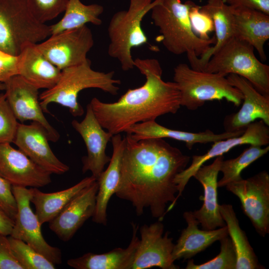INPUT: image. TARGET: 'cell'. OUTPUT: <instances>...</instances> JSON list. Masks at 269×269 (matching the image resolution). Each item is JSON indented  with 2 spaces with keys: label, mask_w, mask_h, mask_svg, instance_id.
<instances>
[{
  "label": "cell",
  "mask_w": 269,
  "mask_h": 269,
  "mask_svg": "<svg viewBox=\"0 0 269 269\" xmlns=\"http://www.w3.org/2000/svg\"><path fill=\"white\" fill-rule=\"evenodd\" d=\"M232 7L234 37L253 46L261 60L265 61L264 45L269 39V15L252 8Z\"/></svg>",
  "instance_id": "603a6c76"
},
{
  "label": "cell",
  "mask_w": 269,
  "mask_h": 269,
  "mask_svg": "<svg viewBox=\"0 0 269 269\" xmlns=\"http://www.w3.org/2000/svg\"><path fill=\"white\" fill-rule=\"evenodd\" d=\"M200 10L212 19L216 35L214 46L200 58L195 56L188 59L191 68L202 71L211 57L234 37V25L233 8L225 0H208L205 4L200 6Z\"/></svg>",
  "instance_id": "484cf974"
},
{
  "label": "cell",
  "mask_w": 269,
  "mask_h": 269,
  "mask_svg": "<svg viewBox=\"0 0 269 269\" xmlns=\"http://www.w3.org/2000/svg\"><path fill=\"white\" fill-rule=\"evenodd\" d=\"M125 139L115 194L131 202L137 216L148 208L152 217L162 221L175 205L174 180L190 157L161 138L135 140L127 134Z\"/></svg>",
  "instance_id": "6da1fadb"
},
{
  "label": "cell",
  "mask_w": 269,
  "mask_h": 269,
  "mask_svg": "<svg viewBox=\"0 0 269 269\" xmlns=\"http://www.w3.org/2000/svg\"><path fill=\"white\" fill-rule=\"evenodd\" d=\"M34 17L39 21L46 22L55 18L64 11L69 0H26Z\"/></svg>",
  "instance_id": "836d02e7"
},
{
  "label": "cell",
  "mask_w": 269,
  "mask_h": 269,
  "mask_svg": "<svg viewBox=\"0 0 269 269\" xmlns=\"http://www.w3.org/2000/svg\"><path fill=\"white\" fill-rule=\"evenodd\" d=\"M200 6L193 2L189 11V17L192 28L200 38H210L209 34L214 30V25L211 18L200 10Z\"/></svg>",
  "instance_id": "d590c367"
},
{
  "label": "cell",
  "mask_w": 269,
  "mask_h": 269,
  "mask_svg": "<svg viewBox=\"0 0 269 269\" xmlns=\"http://www.w3.org/2000/svg\"><path fill=\"white\" fill-rule=\"evenodd\" d=\"M13 225L14 220L0 209V233L10 236Z\"/></svg>",
  "instance_id": "60d3db41"
},
{
  "label": "cell",
  "mask_w": 269,
  "mask_h": 269,
  "mask_svg": "<svg viewBox=\"0 0 269 269\" xmlns=\"http://www.w3.org/2000/svg\"><path fill=\"white\" fill-rule=\"evenodd\" d=\"M183 217L187 226L174 245L172 252L173 261L190 259L228 236L226 226L212 230H200L198 227L199 223L192 211L185 212Z\"/></svg>",
  "instance_id": "cb8c5ba5"
},
{
  "label": "cell",
  "mask_w": 269,
  "mask_h": 269,
  "mask_svg": "<svg viewBox=\"0 0 269 269\" xmlns=\"http://www.w3.org/2000/svg\"><path fill=\"white\" fill-rule=\"evenodd\" d=\"M139 240L131 269H147L158 267L162 269H177L174 264L172 252L174 244L168 232L163 235L161 221L144 225L140 228Z\"/></svg>",
  "instance_id": "5bb4252c"
},
{
  "label": "cell",
  "mask_w": 269,
  "mask_h": 269,
  "mask_svg": "<svg viewBox=\"0 0 269 269\" xmlns=\"http://www.w3.org/2000/svg\"><path fill=\"white\" fill-rule=\"evenodd\" d=\"M97 180L91 175L67 189L52 193H44L38 188H30V202L35 207V214L40 223L49 222L78 194Z\"/></svg>",
  "instance_id": "83f0119b"
},
{
  "label": "cell",
  "mask_w": 269,
  "mask_h": 269,
  "mask_svg": "<svg viewBox=\"0 0 269 269\" xmlns=\"http://www.w3.org/2000/svg\"><path fill=\"white\" fill-rule=\"evenodd\" d=\"M225 1L234 7L252 8L269 15V0H225Z\"/></svg>",
  "instance_id": "ab89813d"
},
{
  "label": "cell",
  "mask_w": 269,
  "mask_h": 269,
  "mask_svg": "<svg viewBox=\"0 0 269 269\" xmlns=\"http://www.w3.org/2000/svg\"><path fill=\"white\" fill-rule=\"evenodd\" d=\"M0 269H23L13 255L7 236L0 233Z\"/></svg>",
  "instance_id": "74e56055"
},
{
  "label": "cell",
  "mask_w": 269,
  "mask_h": 269,
  "mask_svg": "<svg viewBox=\"0 0 269 269\" xmlns=\"http://www.w3.org/2000/svg\"><path fill=\"white\" fill-rule=\"evenodd\" d=\"M202 71L242 76L260 93L269 96V66L258 59L253 46L234 37L211 57Z\"/></svg>",
  "instance_id": "ba28073f"
},
{
  "label": "cell",
  "mask_w": 269,
  "mask_h": 269,
  "mask_svg": "<svg viewBox=\"0 0 269 269\" xmlns=\"http://www.w3.org/2000/svg\"><path fill=\"white\" fill-rule=\"evenodd\" d=\"M134 65L145 77L143 85L128 89L117 102L106 103L94 97L89 103L102 127L113 135L136 124L174 114L181 106L177 84L161 79L162 69L157 59L137 58Z\"/></svg>",
  "instance_id": "7a4b0ae2"
},
{
  "label": "cell",
  "mask_w": 269,
  "mask_h": 269,
  "mask_svg": "<svg viewBox=\"0 0 269 269\" xmlns=\"http://www.w3.org/2000/svg\"><path fill=\"white\" fill-rule=\"evenodd\" d=\"M192 1L162 0L152 7L151 17L159 30L164 47L175 55L186 53L187 58L201 56L216 42L215 37L200 38L194 32L189 17Z\"/></svg>",
  "instance_id": "3957f363"
},
{
  "label": "cell",
  "mask_w": 269,
  "mask_h": 269,
  "mask_svg": "<svg viewBox=\"0 0 269 269\" xmlns=\"http://www.w3.org/2000/svg\"><path fill=\"white\" fill-rule=\"evenodd\" d=\"M51 174L10 143H0V176L12 186L42 187L51 182Z\"/></svg>",
  "instance_id": "9a60e30c"
},
{
  "label": "cell",
  "mask_w": 269,
  "mask_h": 269,
  "mask_svg": "<svg viewBox=\"0 0 269 269\" xmlns=\"http://www.w3.org/2000/svg\"><path fill=\"white\" fill-rule=\"evenodd\" d=\"M220 252L214 258L200 265L189 260L186 269H236L237 256L233 243L228 236L221 239Z\"/></svg>",
  "instance_id": "d6a6232c"
},
{
  "label": "cell",
  "mask_w": 269,
  "mask_h": 269,
  "mask_svg": "<svg viewBox=\"0 0 269 269\" xmlns=\"http://www.w3.org/2000/svg\"><path fill=\"white\" fill-rule=\"evenodd\" d=\"M91 30L87 25L51 35L36 48L60 70L86 61L94 45Z\"/></svg>",
  "instance_id": "9c48e42d"
},
{
  "label": "cell",
  "mask_w": 269,
  "mask_h": 269,
  "mask_svg": "<svg viewBox=\"0 0 269 269\" xmlns=\"http://www.w3.org/2000/svg\"><path fill=\"white\" fill-rule=\"evenodd\" d=\"M245 131L215 134L206 130L199 133H192L167 128L158 124L155 120L136 124L128 128L125 133L135 140L150 138H169L185 142L189 149L196 143H207L237 136Z\"/></svg>",
  "instance_id": "44dd1931"
},
{
  "label": "cell",
  "mask_w": 269,
  "mask_h": 269,
  "mask_svg": "<svg viewBox=\"0 0 269 269\" xmlns=\"http://www.w3.org/2000/svg\"><path fill=\"white\" fill-rule=\"evenodd\" d=\"M104 10V7L99 4L86 5L80 0H69L62 18L50 25L51 35L79 28L89 23L100 25L102 23L100 16Z\"/></svg>",
  "instance_id": "f546056e"
},
{
  "label": "cell",
  "mask_w": 269,
  "mask_h": 269,
  "mask_svg": "<svg viewBox=\"0 0 269 269\" xmlns=\"http://www.w3.org/2000/svg\"><path fill=\"white\" fill-rule=\"evenodd\" d=\"M8 240L13 255L23 269H55V265L25 242L10 236Z\"/></svg>",
  "instance_id": "1f68e13d"
},
{
  "label": "cell",
  "mask_w": 269,
  "mask_h": 269,
  "mask_svg": "<svg viewBox=\"0 0 269 269\" xmlns=\"http://www.w3.org/2000/svg\"><path fill=\"white\" fill-rule=\"evenodd\" d=\"M71 124L82 137L87 148V155L82 158V172L90 171L97 179L111 160L106 149L113 135L102 127L89 104L84 119L81 122L74 120Z\"/></svg>",
  "instance_id": "2e32d148"
},
{
  "label": "cell",
  "mask_w": 269,
  "mask_h": 269,
  "mask_svg": "<svg viewBox=\"0 0 269 269\" xmlns=\"http://www.w3.org/2000/svg\"><path fill=\"white\" fill-rule=\"evenodd\" d=\"M227 190L237 196L244 213L258 233L265 236L269 233V175L262 171L249 178L231 182Z\"/></svg>",
  "instance_id": "30bf717a"
},
{
  "label": "cell",
  "mask_w": 269,
  "mask_h": 269,
  "mask_svg": "<svg viewBox=\"0 0 269 269\" xmlns=\"http://www.w3.org/2000/svg\"><path fill=\"white\" fill-rule=\"evenodd\" d=\"M51 35L50 25L38 20L26 0H0V49L18 56L28 45Z\"/></svg>",
  "instance_id": "52a82bcc"
},
{
  "label": "cell",
  "mask_w": 269,
  "mask_h": 269,
  "mask_svg": "<svg viewBox=\"0 0 269 269\" xmlns=\"http://www.w3.org/2000/svg\"><path fill=\"white\" fill-rule=\"evenodd\" d=\"M161 0H130L127 10L119 11L112 16L108 27V53L120 62L123 71L134 67L132 49L147 42L141 21L152 7Z\"/></svg>",
  "instance_id": "5b68a950"
},
{
  "label": "cell",
  "mask_w": 269,
  "mask_h": 269,
  "mask_svg": "<svg viewBox=\"0 0 269 269\" xmlns=\"http://www.w3.org/2000/svg\"><path fill=\"white\" fill-rule=\"evenodd\" d=\"M4 83V94L17 120L20 123L27 121L39 123L45 130L49 141L57 142L60 134L44 115L40 103L39 90L18 75L11 77Z\"/></svg>",
  "instance_id": "4fadbf2b"
},
{
  "label": "cell",
  "mask_w": 269,
  "mask_h": 269,
  "mask_svg": "<svg viewBox=\"0 0 269 269\" xmlns=\"http://www.w3.org/2000/svg\"><path fill=\"white\" fill-rule=\"evenodd\" d=\"M230 84L243 95V105L238 112L227 115L223 121L225 132L245 131L248 125L260 119L269 126V96L260 93L245 78L234 74L227 77Z\"/></svg>",
  "instance_id": "ac0fdd59"
},
{
  "label": "cell",
  "mask_w": 269,
  "mask_h": 269,
  "mask_svg": "<svg viewBox=\"0 0 269 269\" xmlns=\"http://www.w3.org/2000/svg\"><path fill=\"white\" fill-rule=\"evenodd\" d=\"M211 147L205 153L192 156L191 164L175 177L177 194L176 201L180 196L190 179L205 162L217 156L223 155L232 148L243 144L267 146L269 143V126L260 120L247 126L240 135L218 140L213 142Z\"/></svg>",
  "instance_id": "7c38bea8"
},
{
  "label": "cell",
  "mask_w": 269,
  "mask_h": 269,
  "mask_svg": "<svg viewBox=\"0 0 269 269\" xmlns=\"http://www.w3.org/2000/svg\"><path fill=\"white\" fill-rule=\"evenodd\" d=\"M113 154L109 165L97 179L98 190L96 196L95 211L92 217L93 222L106 225L107 209L109 201L117 189L121 174V162L126 145L125 136L120 134L113 135L111 138Z\"/></svg>",
  "instance_id": "7402d4cb"
},
{
  "label": "cell",
  "mask_w": 269,
  "mask_h": 269,
  "mask_svg": "<svg viewBox=\"0 0 269 269\" xmlns=\"http://www.w3.org/2000/svg\"><path fill=\"white\" fill-rule=\"evenodd\" d=\"M269 151L268 145L263 148L259 145H250L237 157L223 160L220 168L223 176L218 181V187L226 186L231 182L242 179V171L253 162L267 154Z\"/></svg>",
  "instance_id": "4dcf8cb0"
},
{
  "label": "cell",
  "mask_w": 269,
  "mask_h": 269,
  "mask_svg": "<svg viewBox=\"0 0 269 269\" xmlns=\"http://www.w3.org/2000/svg\"><path fill=\"white\" fill-rule=\"evenodd\" d=\"M132 225L133 237L127 248H117L101 254L88 253L69 259L67 265L76 269H131L139 240L136 236L138 226Z\"/></svg>",
  "instance_id": "4316f807"
},
{
  "label": "cell",
  "mask_w": 269,
  "mask_h": 269,
  "mask_svg": "<svg viewBox=\"0 0 269 269\" xmlns=\"http://www.w3.org/2000/svg\"><path fill=\"white\" fill-rule=\"evenodd\" d=\"M219 211L236 251V269H264L259 263L245 232L241 229L232 205H219Z\"/></svg>",
  "instance_id": "f1b7e54d"
},
{
  "label": "cell",
  "mask_w": 269,
  "mask_h": 269,
  "mask_svg": "<svg viewBox=\"0 0 269 269\" xmlns=\"http://www.w3.org/2000/svg\"><path fill=\"white\" fill-rule=\"evenodd\" d=\"M18 75L38 90L49 89L58 82L61 70L35 47L26 46L18 55Z\"/></svg>",
  "instance_id": "d4e9b609"
},
{
  "label": "cell",
  "mask_w": 269,
  "mask_h": 269,
  "mask_svg": "<svg viewBox=\"0 0 269 269\" xmlns=\"http://www.w3.org/2000/svg\"><path fill=\"white\" fill-rule=\"evenodd\" d=\"M114 74L113 71L104 72L93 69L88 59L64 69L56 84L39 95L41 108L44 112L49 113L48 105L56 103L67 108L73 116L80 117L84 110L78 101L79 93L86 89L96 88L112 95H117L121 81L114 78Z\"/></svg>",
  "instance_id": "277c9868"
},
{
  "label": "cell",
  "mask_w": 269,
  "mask_h": 269,
  "mask_svg": "<svg viewBox=\"0 0 269 269\" xmlns=\"http://www.w3.org/2000/svg\"><path fill=\"white\" fill-rule=\"evenodd\" d=\"M18 74V56L9 54L0 49V83H4Z\"/></svg>",
  "instance_id": "f35d334b"
},
{
  "label": "cell",
  "mask_w": 269,
  "mask_h": 269,
  "mask_svg": "<svg viewBox=\"0 0 269 269\" xmlns=\"http://www.w3.org/2000/svg\"><path fill=\"white\" fill-rule=\"evenodd\" d=\"M0 209L13 220L17 213V205L12 185L0 176Z\"/></svg>",
  "instance_id": "8d00e7d4"
},
{
  "label": "cell",
  "mask_w": 269,
  "mask_h": 269,
  "mask_svg": "<svg viewBox=\"0 0 269 269\" xmlns=\"http://www.w3.org/2000/svg\"><path fill=\"white\" fill-rule=\"evenodd\" d=\"M18 123L5 94H0V143L13 142Z\"/></svg>",
  "instance_id": "e575fe53"
},
{
  "label": "cell",
  "mask_w": 269,
  "mask_h": 269,
  "mask_svg": "<svg viewBox=\"0 0 269 269\" xmlns=\"http://www.w3.org/2000/svg\"><path fill=\"white\" fill-rule=\"evenodd\" d=\"M48 134L39 123H19L13 140L18 149L36 164L51 174H63L69 167L61 161L49 144Z\"/></svg>",
  "instance_id": "e0dca14e"
},
{
  "label": "cell",
  "mask_w": 269,
  "mask_h": 269,
  "mask_svg": "<svg viewBox=\"0 0 269 269\" xmlns=\"http://www.w3.org/2000/svg\"><path fill=\"white\" fill-rule=\"evenodd\" d=\"M224 158L223 155L215 157L211 164L202 165L193 176L201 184L204 190L201 207L193 212L203 230H212L226 226L217 200V178Z\"/></svg>",
  "instance_id": "ffe728a7"
},
{
  "label": "cell",
  "mask_w": 269,
  "mask_h": 269,
  "mask_svg": "<svg viewBox=\"0 0 269 269\" xmlns=\"http://www.w3.org/2000/svg\"><path fill=\"white\" fill-rule=\"evenodd\" d=\"M225 77L194 70L185 63L178 64L174 69L173 82L180 92L181 106L194 111L206 101L225 99L238 107L243 95Z\"/></svg>",
  "instance_id": "8992f818"
},
{
  "label": "cell",
  "mask_w": 269,
  "mask_h": 269,
  "mask_svg": "<svg viewBox=\"0 0 269 269\" xmlns=\"http://www.w3.org/2000/svg\"><path fill=\"white\" fill-rule=\"evenodd\" d=\"M17 205V213L10 236L27 243L54 265L62 263V253L57 247L50 246L42 235V225L30 207L29 188L12 186Z\"/></svg>",
  "instance_id": "8fae6325"
},
{
  "label": "cell",
  "mask_w": 269,
  "mask_h": 269,
  "mask_svg": "<svg viewBox=\"0 0 269 269\" xmlns=\"http://www.w3.org/2000/svg\"><path fill=\"white\" fill-rule=\"evenodd\" d=\"M5 90V85L4 83H0V91Z\"/></svg>",
  "instance_id": "b9f144b4"
},
{
  "label": "cell",
  "mask_w": 269,
  "mask_h": 269,
  "mask_svg": "<svg viewBox=\"0 0 269 269\" xmlns=\"http://www.w3.org/2000/svg\"><path fill=\"white\" fill-rule=\"evenodd\" d=\"M98 190L96 180L75 197L49 222V229L61 240H71L84 223L93 217Z\"/></svg>",
  "instance_id": "d6986e66"
}]
</instances>
